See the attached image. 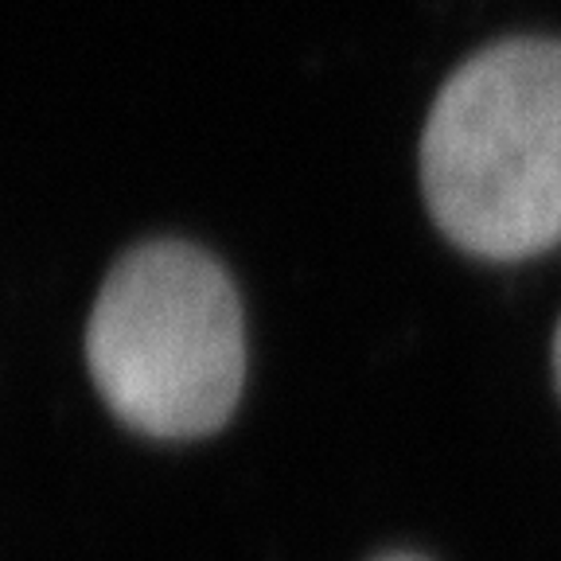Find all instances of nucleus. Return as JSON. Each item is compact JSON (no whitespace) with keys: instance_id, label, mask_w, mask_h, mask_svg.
<instances>
[{"instance_id":"1","label":"nucleus","mask_w":561,"mask_h":561,"mask_svg":"<svg viewBox=\"0 0 561 561\" xmlns=\"http://www.w3.org/2000/svg\"><path fill=\"white\" fill-rule=\"evenodd\" d=\"M421 192L476 257L561 242V39H500L448 75L421 133Z\"/></svg>"},{"instance_id":"2","label":"nucleus","mask_w":561,"mask_h":561,"mask_svg":"<svg viewBox=\"0 0 561 561\" xmlns=\"http://www.w3.org/2000/svg\"><path fill=\"white\" fill-rule=\"evenodd\" d=\"M87 363L105 405L137 433L207 437L242 398L245 332L234 285L195 245H140L98 293Z\"/></svg>"},{"instance_id":"3","label":"nucleus","mask_w":561,"mask_h":561,"mask_svg":"<svg viewBox=\"0 0 561 561\" xmlns=\"http://www.w3.org/2000/svg\"><path fill=\"white\" fill-rule=\"evenodd\" d=\"M553 375H558V394H561V328H558V340H553Z\"/></svg>"},{"instance_id":"4","label":"nucleus","mask_w":561,"mask_h":561,"mask_svg":"<svg viewBox=\"0 0 561 561\" xmlns=\"http://www.w3.org/2000/svg\"><path fill=\"white\" fill-rule=\"evenodd\" d=\"M382 561H421V558H382Z\"/></svg>"}]
</instances>
